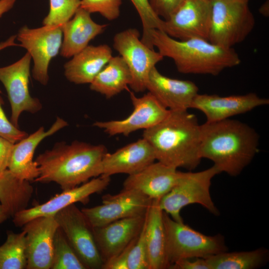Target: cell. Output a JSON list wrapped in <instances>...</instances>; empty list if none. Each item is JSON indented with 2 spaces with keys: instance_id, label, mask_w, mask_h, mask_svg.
Listing matches in <instances>:
<instances>
[{
  "instance_id": "18",
  "label": "cell",
  "mask_w": 269,
  "mask_h": 269,
  "mask_svg": "<svg viewBox=\"0 0 269 269\" xmlns=\"http://www.w3.org/2000/svg\"><path fill=\"white\" fill-rule=\"evenodd\" d=\"M145 215L126 218L102 227L93 228L103 264L122 252L138 236Z\"/></svg>"
},
{
  "instance_id": "29",
  "label": "cell",
  "mask_w": 269,
  "mask_h": 269,
  "mask_svg": "<svg viewBox=\"0 0 269 269\" xmlns=\"http://www.w3.org/2000/svg\"><path fill=\"white\" fill-rule=\"evenodd\" d=\"M25 233L9 232L0 246V269H26Z\"/></svg>"
},
{
  "instance_id": "30",
  "label": "cell",
  "mask_w": 269,
  "mask_h": 269,
  "mask_svg": "<svg viewBox=\"0 0 269 269\" xmlns=\"http://www.w3.org/2000/svg\"><path fill=\"white\" fill-rule=\"evenodd\" d=\"M58 227L53 240L52 261L50 269H86Z\"/></svg>"
},
{
  "instance_id": "1",
  "label": "cell",
  "mask_w": 269,
  "mask_h": 269,
  "mask_svg": "<svg viewBox=\"0 0 269 269\" xmlns=\"http://www.w3.org/2000/svg\"><path fill=\"white\" fill-rule=\"evenodd\" d=\"M259 135L248 124L230 119L201 125L200 155L220 173L237 176L259 151Z\"/></svg>"
},
{
  "instance_id": "16",
  "label": "cell",
  "mask_w": 269,
  "mask_h": 269,
  "mask_svg": "<svg viewBox=\"0 0 269 269\" xmlns=\"http://www.w3.org/2000/svg\"><path fill=\"white\" fill-rule=\"evenodd\" d=\"M27 269H50L53 240L59 226L54 217H39L25 224Z\"/></svg>"
},
{
  "instance_id": "3",
  "label": "cell",
  "mask_w": 269,
  "mask_h": 269,
  "mask_svg": "<svg viewBox=\"0 0 269 269\" xmlns=\"http://www.w3.org/2000/svg\"><path fill=\"white\" fill-rule=\"evenodd\" d=\"M107 153L102 144L74 141L58 142L36 158L39 175L34 182H55L62 190L83 184L99 176L101 160Z\"/></svg>"
},
{
  "instance_id": "42",
  "label": "cell",
  "mask_w": 269,
  "mask_h": 269,
  "mask_svg": "<svg viewBox=\"0 0 269 269\" xmlns=\"http://www.w3.org/2000/svg\"><path fill=\"white\" fill-rule=\"evenodd\" d=\"M269 1H266L260 8V12L264 16L267 17L269 14Z\"/></svg>"
},
{
  "instance_id": "33",
  "label": "cell",
  "mask_w": 269,
  "mask_h": 269,
  "mask_svg": "<svg viewBox=\"0 0 269 269\" xmlns=\"http://www.w3.org/2000/svg\"><path fill=\"white\" fill-rule=\"evenodd\" d=\"M145 226L144 220L139 235L131 243L128 256V269H149L145 240Z\"/></svg>"
},
{
  "instance_id": "28",
  "label": "cell",
  "mask_w": 269,
  "mask_h": 269,
  "mask_svg": "<svg viewBox=\"0 0 269 269\" xmlns=\"http://www.w3.org/2000/svg\"><path fill=\"white\" fill-rule=\"evenodd\" d=\"M205 259L210 269H256L268 263L269 252L264 248L249 251H226Z\"/></svg>"
},
{
  "instance_id": "27",
  "label": "cell",
  "mask_w": 269,
  "mask_h": 269,
  "mask_svg": "<svg viewBox=\"0 0 269 269\" xmlns=\"http://www.w3.org/2000/svg\"><path fill=\"white\" fill-rule=\"evenodd\" d=\"M33 192L29 181L19 179L8 169L0 171V202L9 217L27 208Z\"/></svg>"
},
{
  "instance_id": "19",
  "label": "cell",
  "mask_w": 269,
  "mask_h": 269,
  "mask_svg": "<svg viewBox=\"0 0 269 269\" xmlns=\"http://www.w3.org/2000/svg\"><path fill=\"white\" fill-rule=\"evenodd\" d=\"M68 126L64 119L57 117L51 127L45 131L41 127L33 133L14 143L7 169L20 179L34 181L39 175L37 165L33 160L35 149L45 138Z\"/></svg>"
},
{
  "instance_id": "8",
  "label": "cell",
  "mask_w": 269,
  "mask_h": 269,
  "mask_svg": "<svg viewBox=\"0 0 269 269\" xmlns=\"http://www.w3.org/2000/svg\"><path fill=\"white\" fill-rule=\"evenodd\" d=\"M113 47L127 64L132 75L130 85L134 92L146 90L151 70L164 57L158 52L145 45L140 40L139 31L130 28L116 33Z\"/></svg>"
},
{
  "instance_id": "13",
  "label": "cell",
  "mask_w": 269,
  "mask_h": 269,
  "mask_svg": "<svg viewBox=\"0 0 269 269\" xmlns=\"http://www.w3.org/2000/svg\"><path fill=\"white\" fill-rule=\"evenodd\" d=\"M31 60L27 52L15 63L0 67V81L6 89L11 107V122L17 127L22 113L34 114L42 107L39 99L32 97L29 91Z\"/></svg>"
},
{
  "instance_id": "36",
  "label": "cell",
  "mask_w": 269,
  "mask_h": 269,
  "mask_svg": "<svg viewBox=\"0 0 269 269\" xmlns=\"http://www.w3.org/2000/svg\"><path fill=\"white\" fill-rule=\"evenodd\" d=\"M182 0H149L154 13L165 20L179 5Z\"/></svg>"
},
{
  "instance_id": "2",
  "label": "cell",
  "mask_w": 269,
  "mask_h": 269,
  "mask_svg": "<svg viewBox=\"0 0 269 269\" xmlns=\"http://www.w3.org/2000/svg\"><path fill=\"white\" fill-rule=\"evenodd\" d=\"M142 138L152 147L156 160L166 165L191 171L200 163L201 125L188 110H169L163 120L144 130Z\"/></svg>"
},
{
  "instance_id": "7",
  "label": "cell",
  "mask_w": 269,
  "mask_h": 269,
  "mask_svg": "<svg viewBox=\"0 0 269 269\" xmlns=\"http://www.w3.org/2000/svg\"><path fill=\"white\" fill-rule=\"evenodd\" d=\"M219 173L214 165L201 171L182 172L177 183L159 199L160 208L178 222H184L181 209L193 204H200L214 215H219L210 193L212 179Z\"/></svg>"
},
{
  "instance_id": "22",
  "label": "cell",
  "mask_w": 269,
  "mask_h": 269,
  "mask_svg": "<svg viewBox=\"0 0 269 269\" xmlns=\"http://www.w3.org/2000/svg\"><path fill=\"white\" fill-rule=\"evenodd\" d=\"M182 172L159 161L129 175L124 182V189L140 192L151 200L160 199L177 183Z\"/></svg>"
},
{
  "instance_id": "31",
  "label": "cell",
  "mask_w": 269,
  "mask_h": 269,
  "mask_svg": "<svg viewBox=\"0 0 269 269\" xmlns=\"http://www.w3.org/2000/svg\"><path fill=\"white\" fill-rule=\"evenodd\" d=\"M140 18L142 34L141 41L150 48L154 49L150 38L153 29L162 30L163 19L158 16L152 9L149 0H130Z\"/></svg>"
},
{
  "instance_id": "26",
  "label": "cell",
  "mask_w": 269,
  "mask_h": 269,
  "mask_svg": "<svg viewBox=\"0 0 269 269\" xmlns=\"http://www.w3.org/2000/svg\"><path fill=\"white\" fill-rule=\"evenodd\" d=\"M131 82V73L124 59L120 55L113 56L90 84V88L109 99L127 89Z\"/></svg>"
},
{
  "instance_id": "6",
  "label": "cell",
  "mask_w": 269,
  "mask_h": 269,
  "mask_svg": "<svg viewBox=\"0 0 269 269\" xmlns=\"http://www.w3.org/2000/svg\"><path fill=\"white\" fill-rule=\"evenodd\" d=\"M167 260L170 266L178 260L189 258H206L228 251L223 235L208 236L178 222L163 211ZM168 268V269H169Z\"/></svg>"
},
{
  "instance_id": "38",
  "label": "cell",
  "mask_w": 269,
  "mask_h": 269,
  "mask_svg": "<svg viewBox=\"0 0 269 269\" xmlns=\"http://www.w3.org/2000/svg\"><path fill=\"white\" fill-rule=\"evenodd\" d=\"M14 143L0 136V171L7 169Z\"/></svg>"
},
{
  "instance_id": "9",
  "label": "cell",
  "mask_w": 269,
  "mask_h": 269,
  "mask_svg": "<svg viewBox=\"0 0 269 269\" xmlns=\"http://www.w3.org/2000/svg\"><path fill=\"white\" fill-rule=\"evenodd\" d=\"M54 217L87 269H102L103 262L96 243L93 228L81 210L73 204L59 211Z\"/></svg>"
},
{
  "instance_id": "25",
  "label": "cell",
  "mask_w": 269,
  "mask_h": 269,
  "mask_svg": "<svg viewBox=\"0 0 269 269\" xmlns=\"http://www.w3.org/2000/svg\"><path fill=\"white\" fill-rule=\"evenodd\" d=\"M159 199L152 200L145 218V240L149 269L169 268L166 251V237L163 211Z\"/></svg>"
},
{
  "instance_id": "10",
  "label": "cell",
  "mask_w": 269,
  "mask_h": 269,
  "mask_svg": "<svg viewBox=\"0 0 269 269\" xmlns=\"http://www.w3.org/2000/svg\"><path fill=\"white\" fill-rule=\"evenodd\" d=\"M62 25H45L37 28L22 27L16 35L19 46L25 48L33 61L32 76L40 84L48 81V68L51 60L62 45Z\"/></svg>"
},
{
  "instance_id": "35",
  "label": "cell",
  "mask_w": 269,
  "mask_h": 269,
  "mask_svg": "<svg viewBox=\"0 0 269 269\" xmlns=\"http://www.w3.org/2000/svg\"><path fill=\"white\" fill-rule=\"evenodd\" d=\"M3 100L0 96V136L15 143L28 135L9 121L2 109Z\"/></svg>"
},
{
  "instance_id": "20",
  "label": "cell",
  "mask_w": 269,
  "mask_h": 269,
  "mask_svg": "<svg viewBox=\"0 0 269 269\" xmlns=\"http://www.w3.org/2000/svg\"><path fill=\"white\" fill-rule=\"evenodd\" d=\"M146 90L170 111L188 110L199 91L192 81L168 77L156 67L149 73Z\"/></svg>"
},
{
  "instance_id": "4",
  "label": "cell",
  "mask_w": 269,
  "mask_h": 269,
  "mask_svg": "<svg viewBox=\"0 0 269 269\" xmlns=\"http://www.w3.org/2000/svg\"><path fill=\"white\" fill-rule=\"evenodd\" d=\"M150 38L153 46L163 57L172 59L178 71L183 74L216 76L241 62L233 48L221 47L206 39L178 40L156 29L151 31Z\"/></svg>"
},
{
  "instance_id": "24",
  "label": "cell",
  "mask_w": 269,
  "mask_h": 269,
  "mask_svg": "<svg viewBox=\"0 0 269 269\" xmlns=\"http://www.w3.org/2000/svg\"><path fill=\"white\" fill-rule=\"evenodd\" d=\"M113 56L107 44L88 45L64 65V75L76 84H90Z\"/></svg>"
},
{
  "instance_id": "41",
  "label": "cell",
  "mask_w": 269,
  "mask_h": 269,
  "mask_svg": "<svg viewBox=\"0 0 269 269\" xmlns=\"http://www.w3.org/2000/svg\"><path fill=\"white\" fill-rule=\"evenodd\" d=\"M9 217V215L0 202V224L4 222Z\"/></svg>"
},
{
  "instance_id": "37",
  "label": "cell",
  "mask_w": 269,
  "mask_h": 269,
  "mask_svg": "<svg viewBox=\"0 0 269 269\" xmlns=\"http://www.w3.org/2000/svg\"><path fill=\"white\" fill-rule=\"evenodd\" d=\"M171 269H210L205 258H189L181 259L172 264Z\"/></svg>"
},
{
  "instance_id": "14",
  "label": "cell",
  "mask_w": 269,
  "mask_h": 269,
  "mask_svg": "<svg viewBox=\"0 0 269 269\" xmlns=\"http://www.w3.org/2000/svg\"><path fill=\"white\" fill-rule=\"evenodd\" d=\"M130 96L134 109L128 117L121 120L96 122L93 126L110 135H128L137 130H145L155 126L169 113V110L149 92L140 97L130 92Z\"/></svg>"
},
{
  "instance_id": "5",
  "label": "cell",
  "mask_w": 269,
  "mask_h": 269,
  "mask_svg": "<svg viewBox=\"0 0 269 269\" xmlns=\"http://www.w3.org/2000/svg\"><path fill=\"white\" fill-rule=\"evenodd\" d=\"M211 11L208 40L232 48L243 41L253 30L255 18L248 2L240 0H211Z\"/></svg>"
},
{
  "instance_id": "43",
  "label": "cell",
  "mask_w": 269,
  "mask_h": 269,
  "mask_svg": "<svg viewBox=\"0 0 269 269\" xmlns=\"http://www.w3.org/2000/svg\"><path fill=\"white\" fill-rule=\"evenodd\" d=\"M242 0V1H245V2H248L250 0Z\"/></svg>"
},
{
  "instance_id": "12",
  "label": "cell",
  "mask_w": 269,
  "mask_h": 269,
  "mask_svg": "<svg viewBox=\"0 0 269 269\" xmlns=\"http://www.w3.org/2000/svg\"><path fill=\"white\" fill-rule=\"evenodd\" d=\"M211 0H182L168 18L162 31L175 39L208 40L211 19Z\"/></svg>"
},
{
  "instance_id": "32",
  "label": "cell",
  "mask_w": 269,
  "mask_h": 269,
  "mask_svg": "<svg viewBox=\"0 0 269 269\" xmlns=\"http://www.w3.org/2000/svg\"><path fill=\"white\" fill-rule=\"evenodd\" d=\"M50 8L43 24L62 25L69 20L80 6L81 0H49Z\"/></svg>"
},
{
  "instance_id": "39",
  "label": "cell",
  "mask_w": 269,
  "mask_h": 269,
  "mask_svg": "<svg viewBox=\"0 0 269 269\" xmlns=\"http://www.w3.org/2000/svg\"><path fill=\"white\" fill-rule=\"evenodd\" d=\"M16 0H0V17L14 5Z\"/></svg>"
},
{
  "instance_id": "34",
  "label": "cell",
  "mask_w": 269,
  "mask_h": 269,
  "mask_svg": "<svg viewBox=\"0 0 269 269\" xmlns=\"http://www.w3.org/2000/svg\"><path fill=\"white\" fill-rule=\"evenodd\" d=\"M122 4V0H81L80 7L90 13H99L111 21L120 16Z\"/></svg>"
},
{
  "instance_id": "23",
  "label": "cell",
  "mask_w": 269,
  "mask_h": 269,
  "mask_svg": "<svg viewBox=\"0 0 269 269\" xmlns=\"http://www.w3.org/2000/svg\"><path fill=\"white\" fill-rule=\"evenodd\" d=\"M107 24L95 22L91 13L79 7L73 18L62 25L63 39L60 55L64 57H73L85 48L89 42L102 33Z\"/></svg>"
},
{
  "instance_id": "17",
  "label": "cell",
  "mask_w": 269,
  "mask_h": 269,
  "mask_svg": "<svg viewBox=\"0 0 269 269\" xmlns=\"http://www.w3.org/2000/svg\"><path fill=\"white\" fill-rule=\"evenodd\" d=\"M269 104L268 99L260 97L254 93L228 96L198 93L190 108L202 112L206 118V122L211 123L230 119Z\"/></svg>"
},
{
  "instance_id": "15",
  "label": "cell",
  "mask_w": 269,
  "mask_h": 269,
  "mask_svg": "<svg viewBox=\"0 0 269 269\" xmlns=\"http://www.w3.org/2000/svg\"><path fill=\"white\" fill-rule=\"evenodd\" d=\"M110 176L100 175L75 187L64 190L45 203L26 208L16 213L13 223L22 227L29 221L39 217L54 216L66 207L81 202L86 204L91 195L105 189L110 184Z\"/></svg>"
},
{
  "instance_id": "40",
  "label": "cell",
  "mask_w": 269,
  "mask_h": 269,
  "mask_svg": "<svg viewBox=\"0 0 269 269\" xmlns=\"http://www.w3.org/2000/svg\"><path fill=\"white\" fill-rule=\"evenodd\" d=\"M16 38V35H12L5 41L0 42V51L8 47L17 45L19 46V44H17L15 42V39ZM1 92L0 89V93H1Z\"/></svg>"
},
{
  "instance_id": "11",
  "label": "cell",
  "mask_w": 269,
  "mask_h": 269,
  "mask_svg": "<svg viewBox=\"0 0 269 269\" xmlns=\"http://www.w3.org/2000/svg\"><path fill=\"white\" fill-rule=\"evenodd\" d=\"M151 201L139 191L123 188L117 194L105 195L101 205L81 211L92 228H96L126 218L144 216Z\"/></svg>"
},
{
  "instance_id": "21",
  "label": "cell",
  "mask_w": 269,
  "mask_h": 269,
  "mask_svg": "<svg viewBox=\"0 0 269 269\" xmlns=\"http://www.w3.org/2000/svg\"><path fill=\"white\" fill-rule=\"evenodd\" d=\"M156 160L153 149L143 138L128 144L113 153H106L99 167V176L119 173L129 175L141 170Z\"/></svg>"
}]
</instances>
